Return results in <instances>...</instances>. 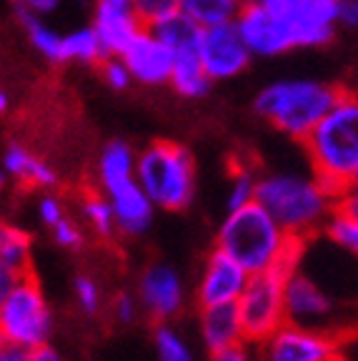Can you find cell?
I'll return each mask as SVG.
<instances>
[{"label":"cell","instance_id":"6da1fadb","mask_svg":"<svg viewBox=\"0 0 358 361\" xmlns=\"http://www.w3.org/2000/svg\"><path fill=\"white\" fill-rule=\"evenodd\" d=\"M306 243L285 231L258 201L228 211L216 233V246L238 261L248 274L296 269Z\"/></svg>","mask_w":358,"mask_h":361},{"label":"cell","instance_id":"7a4b0ae2","mask_svg":"<svg viewBox=\"0 0 358 361\" xmlns=\"http://www.w3.org/2000/svg\"><path fill=\"white\" fill-rule=\"evenodd\" d=\"M314 176L331 193L346 191L358 176V96L338 93L333 106L303 141Z\"/></svg>","mask_w":358,"mask_h":361},{"label":"cell","instance_id":"3957f363","mask_svg":"<svg viewBox=\"0 0 358 361\" xmlns=\"http://www.w3.org/2000/svg\"><path fill=\"white\" fill-rule=\"evenodd\" d=\"M336 193L319 178L296 173L258 176L256 201L283 226L285 231L303 241H311L336 209Z\"/></svg>","mask_w":358,"mask_h":361},{"label":"cell","instance_id":"277c9868","mask_svg":"<svg viewBox=\"0 0 358 361\" xmlns=\"http://www.w3.org/2000/svg\"><path fill=\"white\" fill-rule=\"evenodd\" d=\"M338 93L341 88L314 78L273 80L258 90V96L253 98V111L280 133L303 143L328 113Z\"/></svg>","mask_w":358,"mask_h":361},{"label":"cell","instance_id":"5b68a950","mask_svg":"<svg viewBox=\"0 0 358 361\" xmlns=\"http://www.w3.org/2000/svg\"><path fill=\"white\" fill-rule=\"evenodd\" d=\"M135 178L156 209L185 211L196 196V158L178 141H151L135 156Z\"/></svg>","mask_w":358,"mask_h":361},{"label":"cell","instance_id":"8992f818","mask_svg":"<svg viewBox=\"0 0 358 361\" xmlns=\"http://www.w3.org/2000/svg\"><path fill=\"white\" fill-rule=\"evenodd\" d=\"M0 331L28 349H38L51 341L53 311L33 271H25L8 293L0 309Z\"/></svg>","mask_w":358,"mask_h":361},{"label":"cell","instance_id":"52a82bcc","mask_svg":"<svg viewBox=\"0 0 358 361\" xmlns=\"http://www.w3.org/2000/svg\"><path fill=\"white\" fill-rule=\"evenodd\" d=\"M285 276H288V271L280 269L251 274L241 299L235 301L238 311H241L246 341H251V344H261L276 329L288 322V316H285Z\"/></svg>","mask_w":358,"mask_h":361},{"label":"cell","instance_id":"ba28073f","mask_svg":"<svg viewBox=\"0 0 358 361\" xmlns=\"http://www.w3.org/2000/svg\"><path fill=\"white\" fill-rule=\"evenodd\" d=\"M293 48H321L338 30V0H261Z\"/></svg>","mask_w":358,"mask_h":361},{"label":"cell","instance_id":"9c48e42d","mask_svg":"<svg viewBox=\"0 0 358 361\" xmlns=\"http://www.w3.org/2000/svg\"><path fill=\"white\" fill-rule=\"evenodd\" d=\"M258 346L261 361H336L341 341L336 334L285 322Z\"/></svg>","mask_w":358,"mask_h":361},{"label":"cell","instance_id":"30bf717a","mask_svg":"<svg viewBox=\"0 0 358 361\" xmlns=\"http://www.w3.org/2000/svg\"><path fill=\"white\" fill-rule=\"evenodd\" d=\"M285 316L293 324L333 334L331 326L336 324V301L314 276H308L306 271L296 266L285 276Z\"/></svg>","mask_w":358,"mask_h":361},{"label":"cell","instance_id":"8fae6325","mask_svg":"<svg viewBox=\"0 0 358 361\" xmlns=\"http://www.w3.org/2000/svg\"><path fill=\"white\" fill-rule=\"evenodd\" d=\"M198 53H201V61L206 66L208 75L213 78V83L241 75L253 58L251 48L243 40L235 20L203 28Z\"/></svg>","mask_w":358,"mask_h":361},{"label":"cell","instance_id":"7c38bea8","mask_svg":"<svg viewBox=\"0 0 358 361\" xmlns=\"http://www.w3.org/2000/svg\"><path fill=\"white\" fill-rule=\"evenodd\" d=\"M140 309L156 324H168L183 311L185 286L180 274L168 264H151L138 281Z\"/></svg>","mask_w":358,"mask_h":361},{"label":"cell","instance_id":"4fadbf2b","mask_svg":"<svg viewBox=\"0 0 358 361\" xmlns=\"http://www.w3.org/2000/svg\"><path fill=\"white\" fill-rule=\"evenodd\" d=\"M248 274L235 259H230L226 251L218 246L208 254L206 264H203L201 279L196 286V301L198 306H218V304H235L241 299L243 288H246Z\"/></svg>","mask_w":358,"mask_h":361},{"label":"cell","instance_id":"5bb4252c","mask_svg":"<svg viewBox=\"0 0 358 361\" xmlns=\"http://www.w3.org/2000/svg\"><path fill=\"white\" fill-rule=\"evenodd\" d=\"M98 188L113 203L118 233H123V236H143L151 228L156 206H153V201L143 191V186L138 183L135 176H125V178H118L113 183H106V186Z\"/></svg>","mask_w":358,"mask_h":361},{"label":"cell","instance_id":"9a60e30c","mask_svg":"<svg viewBox=\"0 0 358 361\" xmlns=\"http://www.w3.org/2000/svg\"><path fill=\"white\" fill-rule=\"evenodd\" d=\"M138 85H166L173 71V51L151 28H143L121 53Z\"/></svg>","mask_w":358,"mask_h":361},{"label":"cell","instance_id":"2e32d148","mask_svg":"<svg viewBox=\"0 0 358 361\" xmlns=\"http://www.w3.org/2000/svg\"><path fill=\"white\" fill-rule=\"evenodd\" d=\"M235 25H238L253 56L273 58L293 51L291 40H288L285 30L280 28V23L271 16V11L261 0H246L243 11L235 18Z\"/></svg>","mask_w":358,"mask_h":361},{"label":"cell","instance_id":"e0dca14e","mask_svg":"<svg viewBox=\"0 0 358 361\" xmlns=\"http://www.w3.org/2000/svg\"><path fill=\"white\" fill-rule=\"evenodd\" d=\"M90 25L98 33L106 58L121 56L130 45V40L146 28L133 13L130 3H118V0H95Z\"/></svg>","mask_w":358,"mask_h":361},{"label":"cell","instance_id":"ac0fdd59","mask_svg":"<svg viewBox=\"0 0 358 361\" xmlns=\"http://www.w3.org/2000/svg\"><path fill=\"white\" fill-rule=\"evenodd\" d=\"M3 171L25 188H40V191H53L61 186V176L45 158L35 156L30 148L23 143L11 141L3 151Z\"/></svg>","mask_w":358,"mask_h":361},{"label":"cell","instance_id":"d6986e66","mask_svg":"<svg viewBox=\"0 0 358 361\" xmlns=\"http://www.w3.org/2000/svg\"><path fill=\"white\" fill-rule=\"evenodd\" d=\"M201 338H203V344H206L208 354L246 341V331H243L238 304L203 306L201 309Z\"/></svg>","mask_w":358,"mask_h":361},{"label":"cell","instance_id":"ffe728a7","mask_svg":"<svg viewBox=\"0 0 358 361\" xmlns=\"http://www.w3.org/2000/svg\"><path fill=\"white\" fill-rule=\"evenodd\" d=\"M168 83L178 96L190 98V101H198V98L208 96V90L213 88V78L208 75L198 51L175 53Z\"/></svg>","mask_w":358,"mask_h":361},{"label":"cell","instance_id":"44dd1931","mask_svg":"<svg viewBox=\"0 0 358 361\" xmlns=\"http://www.w3.org/2000/svg\"><path fill=\"white\" fill-rule=\"evenodd\" d=\"M16 20L20 23L23 33L33 45V51L40 53L48 63L53 66H66V56H63V35L53 30L43 16H33V13H20L16 11Z\"/></svg>","mask_w":358,"mask_h":361},{"label":"cell","instance_id":"7402d4cb","mask_svg":"<svg viewBox=\"0 0 358 361\" xmlns=\"http://www.w3.org/2000/svg\"><path fill=\"white\" fill-rule=\"evenodd\" d=\"M153 33L163 40V43L168 45L171 51L175 53H188V51H198V45H201V33L203 28L198 25L196 20H190L185 13H173L168 16L166 20L156 23L153 25Z\"/></svg>","mask_w":358,"mask_h":361},{"label":"cell","instance_id":"603a6c76","mask_svg":"<svg viewBox=\"0 0 358 361\" xmlns=\"http://www.w3.org/2000/svg\"><path fill=\"white\" fill-rule=\"evenodd\" d=\"M80 209H83V219L88 221L90 231L101 238H113L118 233V221L113 203L101 188H83L80 193Z\"/></svg>","mask_w":358,"mask_h":361},{"label":"cell","instance_id":"cb8c5ba5","mask_svg":"<svg viewBox=\"0 0 358 361\" xmlns=\"http://www.w3.org/2000/svg\"><path fill=\"white\" fill-rule=\"evenodd\" d=\"M246 0H180V13L196 20L201 28L233 23L243 11Z\"/></svg>","mask_w":358,"mask_h":361},{"label":"cell","instance_id":"d4e9b609","mask_svg":"<svg viewBox=\"0 0 358 361\" xmlns=\"http://www.w3.org/2000/svg\"><path fill=\"white\" fill-rule=\"evenodd\" d=\"M63 56L66 63H85V66H101V61L106 58L98 33L93 30V25H85L73 33L63 35Z\"/></svg>","mask_w":358,"mask_h":361},{"label":"cell","instance_id":"484cf974","mask_svg":"<svg viewBox=\"0 0 358 361\" xmlns=\"http://www.w3.org/2000/svg\"><path fill=\"white\" fill-rule=\"evenodd\" d=\"M323 233L338 251L348 254L353 261H358V221L348 216L346 211L333 209L323 226Z\"/></svg>","mask_w":358,"mask_h":361},{"label":"cell","instance_id":"4316f807","mask_svg":"<svg viewBox=\"0 0 358 361\" xmlns=\"http://www.w3.org/2000/svg\"><path fill=\"white\" fill-rule=\"evenodd\" d=\"M256 188H258V176L246 164H233L230 166V183H228V211H235L246 206V203L256 201Z\"/></svg>","mask_w":358,"mask_h":361},{"label":"cell","instance_id":"83f0119b","mask_svg":"<svg viewBox=\"0 0 358 361\" xmlns=\"http://www.w3.org/2000/svg\"><path fill=\"white\" fill-rule=\"evenodd\" d=\"M153 341H156L158 361H193V354H190L185 338L168 324H158Z\"/></svg>","mask_w":358,"mask_h":361},{"label":"cell","instance_id":"f1b7e54d","mask_svg":"<svg viewBox=\"0 0 358 361\" xmlns=\"http://www.w3.org/2000/svg\"><path fill=\"white\" fill-rule=\"evenodd\" d=\"M130 8L146 28H153L156 23L180 11V0H130Z\"/></svg>","mask_w":358,"mask_h":361},{"label":"cell","instance_id":"f546056e","mask_svg":"<svg viewBox=\"0 0 358 361\" xmlns=\"http://www.w3.org/2000/svg\"><path fill=\"white\" fill-rule=\"evenodd\" d=\"M101 78L103 83L108 85L111 90H118V93H123L128 90L130 85L135 83L133 80V73H130V68L125 66V61L121 56H108L101 61Z\"/></svg>","mask_w":358,"mask_h":361},{"label":"cell","instance_id":"4dcf8cb0","mask_svg":"<svg viewBox=\"0 0 358 361\" xmlns=\"http://www.w3.org/2000/svg\"><path fill=\"white\" fill-rule=\"evenodd\" d=\"M73 293H75V301H78L80 311L88 316H95L101 311L103 306V291H101V283L95 281L90 276H78L73 281Z\"/></svg>","mask_w":358,"mask_h":361},{"label":"cell","instance_id":"1f68e13d","mask_svg":"<svg viewBox=\"0 0 358 361\" xmlns=\"http://www.w3.org/2000/svg\"><path fill=\"white\" fill-rule=\"evenodd\" d=\"M51 233H53V241H56L61 248H68V251H78V248H83V243H85L83 228H80L73 219H68V216L53 226Z\"/></svg>","mask_w":358,"mask_h":361},{"label":"cell","instance_id":"d6a6232c","mask_svg":"<svg viewBox=\"0 0 358 361\" xmlns=\"http://www.w3.org/2000/svg\"><path fill=\"white\" fill-rule=\"evenodd\" d=\"M66 203H63V198H58L56 193H45V196H40L38 201V219L43 221L48 228H53V226L58 224L61 219H66Z\"/></svg>","mask_w":358,"mask_h":361},{"label":"cell","instance_id":"836d02e7","mask_svg":"<svg viewBox=\"0 0 358 361\" xmlns=\"http://www.w3.org/2000/svg\"><path fill=\"white\" fill-rule=\"evenodd\" d=\"M138 299H135L133 293H128V291H121L113 299V306H111V311H113V319H116L118 324H133L135 319H138Z\"/></svg>","mask_w":358,"mask_h":361},{"label":"cell","instance_id":"e575fe53","mask_svg":"<svg viewBox=\"0 0 358 361\" xmlns=\"http://www.w3.org/2000/svg\"><path fill=\"white\" fill-rule=\"evenodd\" d=\"M208 361H261L258 359V346L251 341H241V344L228 346V349L211 351Z\"/></svg>","mask_w":358,"mask_h":361},{"label":"cell","instance_id":"d590c367","mask_svg":"<svg viewBox=\"0 0 358 361\" xmlns=\"http://www.w3.org/2000/svg\"><path fill=\"white\" fill-rule=\"evenodd\" d=\"M0 361H30V349L0 331Z\"/></svg>","mask_w":358,"mask_h":361},{"label":"cell","instance_id":"8d00e7d4","mask_svg":"<svg viewBox=\"0 0 358 361\" xmlns=\"http://www.w3.org/2000/svg\"><path fill=\"white\" fill-rule=\"evenodd\" d=\"M13 13L20 11V13H33V16H48L53 13L58 6H61V0H11Z\"/></svg>","mask_w":358,"mask_h":361},{"label":"cell","instance_id":"74e56055","mask_svg":"<svg viewBox=\"0 0 358 361\" xmlns=\"http://www.w3.org/2000/svg\"><path fill=\"white\" fill-rule=\"evenodd\" d=\"M338 28L341 30H358V0H338L336 13Z\"/></svg>","mask_w":358,"mask_h":361},{"label":"cell","instance_id":"f35d334b","mask_svg":"<svg viewBox=\"0 0 358 361\" xmlns=\"http://www.w3.org/2000/svg\"><path fill=\"white\" fill-rule=\"evenodd\" d=\"M20 276H23L20 271H16L13 266H8L6 261L0 259V309H3V304H6V299H8V293H11V288L16 286Z\"/></svg>","mask_w":358,"mask_h":361},{"label":"cell","instance_id":"ab89813d","mask_svg":"<svg viewBox=\"0 0 358 361\" xmlns=\"http://www.w3.org/2000/svg\"><path fill=\"white\" fill-rule=\"evenodd\" d=\"M336 209L346 211L348 216H353V219L358 221V188H356V186H348L346 191L338 193V198H336Z\"/></svg>","mask_w":358,"mask_h":361},{"label":"cell","instance_id":"60d3db41","mask_svg":"<svg viewBox=\"0 0 358 361\" xmlns=\"http://www.w3.org/2000/svg\"><path fill=\"white\" fill-rule=\"evenodd\" d=\"M30 361H66L58 349H53L51 344H43L38 349H30Z\"/></svg>","mask_w":358,"mask_h":361},{"label":"cell","instance_id":"b9f144b4","mask_svg":"<svg viewBox=\"0 0 358 361\" xmlns=\"http://www.w3.org/2000/svg\"><path fill=\"white\" fill-rule=\"evenodd\" d=\"M13 231H16V226L8 224V221L0 216V251H3V246L8 243V238L13 236Z\"/></svg>","mask_w":358,"mask_h":361},{"label":"cell","instance_id":"7bdbcfd3","mask_svg":"<svg viewBox=\"0 0 358 361\" xmlns=\"http://www.w3.org/2000/svg\"><path fill=\"white\" fill-rule=\"evenodd\" d=\"M8 111H11V98H8L6 90L0 88V116H6Z\"/></svg>","mask_w":358,"mask_h":361},{"label":"cell","instance_id":"ee69618b","mask_svg":"<svg viewBox=\"0 0 358 361\" xmlns=\"http://www.w3.org/2000/svg\"><path fill=\"white\" fill-rule=\"evenodd\" d=\"M6 180H8V173L3 169H0V193L6 191Z\"/></svg>","mask_w":358,"mask_h":361},{"label":"cell","instance_id":"f6af8a7d","mask_svg":"<svg viewBox=\"0 0 358 361\" xmlns=\"http://www.w3.org/2000/svg\"><path fill=\"white\" fill-rule=\"evenodd\" d=\"M118 3H130V0H118Z\"/></svg>","mask_w":358,"mask_h":361},{"label":"cell","instance_id":"bcb514c9","mask_svg":"<svg viewBox=\"0 0 358 361\" xmlns=\"http://www.w3.org/2000/svg\"><path fill=\"white\" fill-rule=\"evenodd\" d=\"M336 361H341V359H336Z\"/></svg>","mask_w":358,"mask_h":361}]
</instances>
